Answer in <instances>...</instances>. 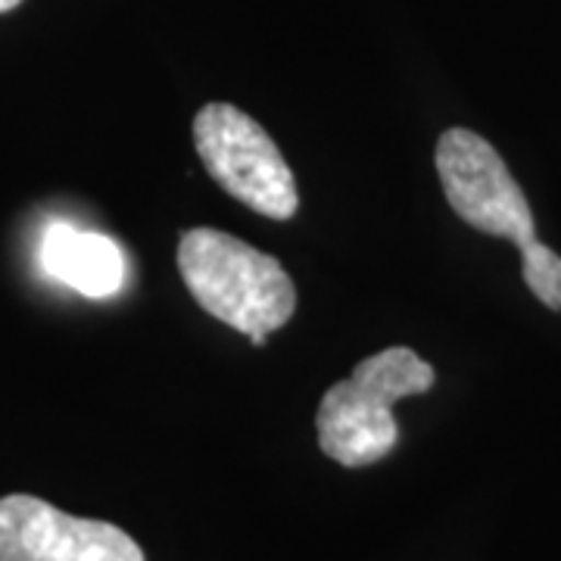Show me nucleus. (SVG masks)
<instances>
[{"mask_svg":"<svg viewBox=\"0 0 561 561\" xmlns=\"http://www.w3.org/2000/svg\"><path fill=\"white\" fill-rule=\"evenodd\" d=\"M41 265L50 278L91 300L119 294L125 280V256L119 243L98 231L72 228L66 221L47 225L41 241Z\"/></svg>","mask_w":561,"mask_h":561,"instance_id":"6","label":"nucleus"},{"mask_svg":"<svg viewBox=\"0 0 561 561\" xmlns=\"http://www.w3.org/2000/svg\"><path fill=\"white\" fill-rule=\"evenodd\" d=\"M265 341H268V334H262V331L250 334V343H253V346H265Z\"/></svg>","mask_w":561,"mask_h":561,"instance_id":"9","label":"nucleus"},{"mask_svg":"<svg viewBox=\"0 0 561 561\" xmlns=\"http://www.w3.org/2000/svg\"><path fill=\"white\" fill-rule=\"evenodd\" d=\"M179 272L197 306L247 337L278 331L297 309V287L284 265L228 231H184Z\"/></svg>","mask_w":561,"mask_h":561,"instance_id":"1","label":"nucleus"},{"mask_svg":"<svg viewBox=\"0 0 561 561\" xmlns=\"http://www.w3.org/2000/svg\"><path fill=\"white\" fill-rule=\"evenodd\" d=\"M522 275L524 284L530 287V294L549 306V309H561V256L546 247V243H534L527 253H522Z\"/></svg>","mask_w":561,"mask_h":561,"instance_id":"7","label":"nucleus"},{"mask_svg":"<svg viewBox=\"0 0 561 561\" xmlns=\"http://www.w3.org/2000/svg\"><path fill=\"white\" fill-rule=\"evenodd\" d=\"M22 0H0V13H10V10H16Z\"/></svg>","mask_w":561,"mask_h":561,"instance_id":"8","label":"nucleus"},{"mask_svg":"<svg viewBox=\"0 0 561 561\" xmlns=\"http://www.w3.org/2000/svg\"><path fill=\"white\" fill-rule=\"evenodd\" d=\"M434 381V368L409 346H390L362 359L350 378L321 397L316 415L321 453L346 468H365L390 456L400 443L393 405L427 393Z\"/></svg>","mask_w":561,"mask_h":561,"instance_id":"2","label":"nucleus"},{"mask_svg":"<svg viewBox=\"0 0 561 561\" xmlns=\"http://www.w3.org/2000/svg\"><path fill=\"white\" fill-rule=\"evenodd\" d=\"M434 160L443 194L461 221L481 234L508 238L522 253L540 243L522 184L490 140L468 128H449L437 140Z\"/></svg>","mask_w":561,"mask_h":561,"instance_id":"4","label":"nucleus"},{"mask_svg":"<svg viewBox=\"0 0 561 561\" xmlns=\"http://www.w3.org/2000/svg\"><path fill=\"white\" fill-rule=\"evenodd\" d=\"M0 561H147L122 527L76 518L38 496L0 500Z\"/></svg>","mask_w":561,"mask_h":561,"instance_id":"5","label":"nucleus"},{"mask_svg":"<svg viewBox=\"0 0 561 561\" xmlns=\"http://www.w3.org/2000/svg\"><path fill=\"white\" fill-rule=\"evenodd\" d=\"M194 147L213 181L247 209L278 221L297 216V179L253 116L231 103H206L194 119Z\"/></svg>","mask_w":561,"mask_h":561,"instance_id":"3","label":"nucleus"}]
</instances>
